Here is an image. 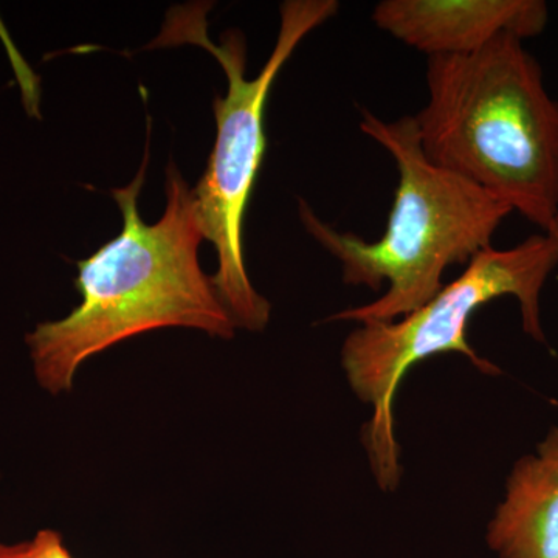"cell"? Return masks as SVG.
Here are the masks:
<instances>
[{
    "mask_svg": "<svg viewBox=\"0 0 558 558\" xmlns=\"http://www.w3.org/2000/svg\"><path fill=\"white\" fill-rule=\"evenodd\" d=\"M148 163L146 145L135 179L112 190L123 229L80 260L78 306L68 317L40 323L25 337L36 381L50 395L69 392L83 363L140 333L190 328L230 340L238 329L213 277L202 270L205 238L196 201L174 163L167 168L163 216L153 226L143 222L138 196Z\"/></svg>",
    "mask_w": 558,
    "mask_h": 558,
    "instance_id": "cell-1",
    "label": "cell"
},
{
    "mask_svg": "<svg viewBox=\"0 0 558 558\" xmlns=\"http://www.w3.org/2000/svg\"><path fill=\"white\" fill-rule=\"evenodd\" d=\"M428 102L414 117L433 163L548 230L558 213V102L517 36L428 58Z\"/></svg>",
    "mask_w": 558,
    "mask_h": 558,
    "instance_id": "cell-2",
    "label": "cell"
},
{
    "mask_svg": "<svg viewBox=\"0 0 558 558\" xmlns=\"http://www.w3.org/2000/svg\"><path fill=\"white\" fill-rule=\"evenodd\" d=\"M360 130L391 154L399 182L387 230L376 242L341 233L300 199L301 222L341 263L343 281L387 293L341 311L333 322L389 323L435 299L444 271L470 263L490 247L495 231L513 211L506 202L461 175L433 163L418 140L414 117L385 121L363 110Z\"/></svg>",
    "mask_w": 558,
    "mask_h": 558,
    "instance_id": "cell-3",
    "label": "cell"
},
{
    "mask_svg": "<svg viewBox=\"0 0 558 558\" xmlns=\"http://www.w3.org/2000/svg\"><path fill=\"white\" fill-rule=\"evenodd\" d=\"M208 3L172 7L153 47L193 44L209 51L229 80L226 97H215L218 135L207 171L193 190L205 240L218 253L216 289L236 328L260 332L269 325L271 304L253 288L245 269L242 223L266 150L264 112L278 73L301 40L339 11L337 0H288L275 49L256 78L245 76L247 44L240 31L208 38Z\"/></svg>",
    "mask_w": 558,
    "mask_h": 558,
    "instance_id": "cell-4",
    "label": "cell"
},
{
    "mask_svg": "<svg viewBox=\"0 0 558 558\" xmlns=\"http://www.w3.org/2000/svg\"><path fill=\"white\" fill-rule=\"evenodd\" d=\"M557 266L556 245L546 233L529 236L512 248L490 245L424 306L396 322L366 323L349 333L341 348V366L354 395L373 409L362 439L381 490H395L402 475L395 400L403 377L418 362L447 352L464 355L481 373H501L480 357L465 337L473 314L501 296H515L524 332L546 343L539 296Z\"/></svg>",
    "mask_w": 558,
    "mask_h": 558,
    "instance_id": "cell-5",
    "label": "cell"
},
{
    "mask_svg": "<svg viewBox=\"0 0 558 558\" xmlns=\"http://www.w3.org/2000/svg\"><path fill=\"white\" fill-rule=\"evenodd\" d=\"M373 21L407 46L432 57L475 53L499 35L534 38L545 32L542 0H384Z\"/></svg>",
    "mask_w": 558,
    "mask_h": 558,
    "instance_id": "cell-6",
    "label": "cell"
},
{
    "mask_svg": "<svg viewBox=\"0 0 558 558\" xmlns=\"http://www.w3.org/2000/svg\"><path fill=\"white\" fill-rule=\"evenodd\" d=\"M486 542L498 558H558V427L513 464Z\"/></svg>",
    "mask_w": 558,
    "mask_h": 558,
    "instance_id": "cell-7",
    "label": "cell"
},
{
    "mask_svg": "<svg viewBox=\"0 0 558 558\" xmlns=\"http://www.w3.org/2000/svg\"><path fill=\"white\" fill-rule=\"evenodd\" d=\"M22 558H75L65 548L61 534L43 529L28 542L21 543Z\"/></svg>",
    "mask_w": 558,
    "mask_h": 558,
    "instance_id": "cell-8",
    "label": "cell"
},
{
    "mask_svg": "<svg viewBox=\"0 0 558 558\" xmlns=\"http://www.w3.org/2000/svg\"><path fill=\"white\" fill-rule=\"evenodd\" d=\"M0 558H22L21 543H16V545L0 543Z\"/></svg>",
    "mask_w": 558,
    "mask_h": 558,
    "instance_id": "cell-9",
    "label": "cell"
},
{
    "mask_svg": "<svg viewBox=\"0 0 558 558\" xmlns=\"http://www.w3.org/2000/svg\"><path fill=\"white\" fill-rule=\"evenodd\" d=\"M546 234L553 240L554 245H556L557 256H558V213L556 218H554L553 223H550L549 229L546 230Z\"/></svg>",
    "mask_w": 558,
    "mask_h": 558,
    "instance_id": "cell-10",
    "label": "cell"
}]
</instances>
